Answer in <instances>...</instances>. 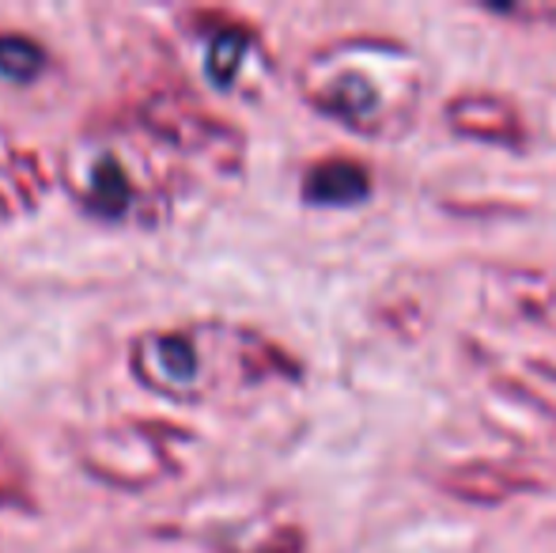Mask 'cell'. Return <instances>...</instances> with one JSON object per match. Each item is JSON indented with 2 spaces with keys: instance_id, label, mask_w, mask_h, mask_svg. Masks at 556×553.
I'll use <instances>...</instances> for the list:
<instances>
[{
  "instance_id": "5b68a950",
  "label": "cell",
  "mask_w": 556,
  "mask_h": 553,
  "mask_svg": "<svg viewBox=\"0 0 556 553\" xmlns=\"http://www.w3.org/2000/svg\"><path fill=\"white\" fill-rule=\"evenodd\" d=\"M303 198L318 209H352L371 198V171L352 155H326L303 178Z\"/></svg>"
},
{
  "instance_id": "8992f818",
  "label": "cell",
  "mask_w": 556,
  "mask_h": 553,
  "mask_svg": "<svg viewBox=\"0 0 556 553\" xmlns=\"http://www.w3.org/2000/svg\"><path fill=\"white\" fill-rule=\"evenodd\" d=\"M492 300L515 323H545L556 311V285L538 269H496Z\"/></svg>"
},
{
  "instance_id": "52a82bcc",
  "label": "cell",
  "mask_w": 556,
  "mask_h": 553,
  "mask_svg": "<svg viewBox=\"0 0 556 553\" xmlns=\"http://www.w3.org/2000/svg\"><path fill=\"white\" fill-rule=\"evenodd\" d=\"M46 58L30 38H15V35H0V76L8 80H35L42 73Z\"/></svg>"
},
{
  "instance_id": "9c48e42d",
  "label": "cell",
  "mask_w": 556,
  "mask_h": 553,
  "mask_svg": "<svg viewBox=\"0 0 556 553\" xmlns=\"http://www.w3.org/2000/svg\"><path fill=\"white\" fill-rule=\"evenodd\" d=\"M242 50H247V35H239V30H227V35L213 38V50H208V76H213V84H220V88L231 84Z\"/></svg>"
},
{
  "instance_id": "7a4b0ae2",
  "label": "cell",
  "mask_w": 556,
  "mask_h": 553,
  "mask_svg": "<svg viewBox=\"0 0 556 553\" xmlns=\"http://www.w3.org/2000/svg\"><path fill=\"white\" fill-rule=\"evenodd\" d=\"M481 414L500 428L511 443L534 455H553L556 451V406L549 399L527 387L522 379L492 368L489 384L481 394Z\"/></svg>"
},
{
  "instance_id": "6da1fadb",
  "label": "cell",
  "mask_w": 556,
  "mask_h": 553,
  "mask_svg": "<svg viewBox=\"0 0 556 553\" xmlns=\"http://www.w3.org/2000/svg\"><path fill=\"white\" fill-rule=\"evenodd\" d=\"M425 61L402 38H337L303 68L307 103L337 126L371 140H397L409 134L425 106Z\"/></svg>"
},
{
  "instance_id": "ba28073f",
  "label": "cell",
  "mask_w": 556,
  "mask_h": 553,
  "mask_svg": "<svg viewBox=\"0 0 556 553\" xmlns=\"http://www.w3.org/2000/svg\"><path fill=\"white\" fill-rule=\"evenodd\" d=\"M91 205L103 209L106 216H117L129 205V183H125L122 167L114 160H103L91 171Z\"/></svg>"
},
{
  "instance_id": "277c9868",
  "label": "cell",
  "mask_w": 556,
  "mask_h": 553,
  "mask_svg": "<svg viewBox=\"0 0 556 553\" xmlns=\"http://www.w3.org/2000/svg\"><path fill=\"white\" fill-rule=\"evenodd\" d=\"M435 486L462 504L496 508L519 493H542L545 478L522 458H466V463L446 466Z\"/></svg>"
},
{
  "instance_id": "3957f363",
  "label": "cell",
  "mask_w": 556,
  "mask_h": 553,
  "mask_svg": "<svg viewBox=\"0 0 556 553\" xmlns=\"http://www.w3.org/2000/svg\"><path fill=\"white\" fill-rule=\"evenodd\" d=\"M443 122L454 137L477 140V144H496L507 152H522L530 144L527 114L507 91H458L443 103Z\"/></svg>"
}]
</instances>
